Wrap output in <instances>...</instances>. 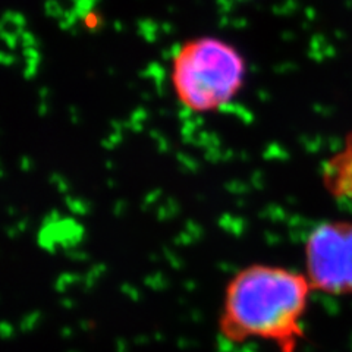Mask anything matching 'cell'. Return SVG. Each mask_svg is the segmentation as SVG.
I'll list each match as a JSON object with an SVG mask.
<instances>
[{
  "mask_svg": "<svg viewBox=\"0 0 352 352\" xmlns=\"http://www.w3.org/2000/svg\"><path fill=\"white\" fill-rule=\"evenodd\" d=\"M314 289L304 272L251 263L226 282L217 330L232 345L263 342L278 352H298Z\"/></svg>",
  "mask_w": 352,
  "mask_h": 352,
  "instance_id": "obj_1",
  "label": "cell"
},
{
  "mask_svg": "<svg viewBox=\"0 0 352 352\" xmlns=\"http://www.w3.org/2000/svg\"><path fill=\"white\" fill-rule=\"evenodd\" d=\"M304 273L314 292L352 295V220H326L308 232Z\"/></svg>",
  "mask_w": 352,
  "mask_h": 352,
  "instance_id": "obj_3",
  "label": "cell"
},
{
  "mask_svg": "<svg viewBox=\"0 0 352 352\" xmlns=\"http://www.w3.org/2000/svg\"><path fill=\"white\" fill-rule=\"evenodd\" d=\"M247 66L232 44L217 37H195L176 50L170 82L178 102L195 113L229 104L245 81Z\"/></svg>",
  "mask_w": 352,
  "mask_h": 352,
  "instance_id": "obj_2",
  "label": "cell"
},
{
  "mask_svg": "<svg viewBox=\"0 0 352 352\" xmlns=\"http://www.w3.org/2000/svg\"><path fill=\"white\" fill-rule=\"evenodd\" d=\"M322 181L326 191L336 200L352 203V132L342 147L324 162Z\"/></svg>",
  "mask_w": 352,
  "mask_h": 352,
  "instance_id": "obj_4",
  "label": "cell"
}]
</instances>
